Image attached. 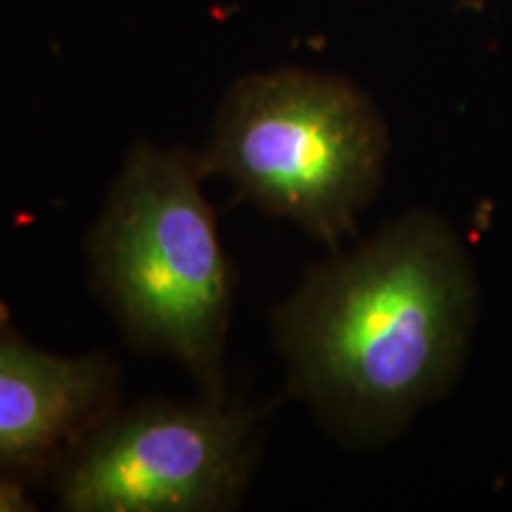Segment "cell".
<instances>
[{
	"label": "cell",
	"instance_id": "8992f818",
	"mask_svg": "<svg viewBox=\"0 0 512 512\" xmlns=\"http://www.w3.org/2000/svg\"><path fill=\"white\" fill-rule=\"evenodd\" d=\"M29 496L24 494V486L19 482V477L3 475L0 472V512H22L31 510Z\"/></svg>",
	"mask_w": 512,
	"mask_h": 512
},
{
	"label": "cell",
	"instance_id": "6da1fadb",
	"mask_svg": "<svg viewBox=\"0 0 512 512\" xmlns=\"http://www.w3.org/2000/svg\"><path fill=\"white\" fill-rule=\"evenodd\" d=\"M477 280L441 216L411 211L311 266L273 311L287 394L347 446H380L411 427L463 373Z\"/></svg>",
	"mask_w": 512,
	"mask_h": 512
},
{
	"label": "cell",
	"instance_id": "277c9868",
	"mask_svg": "<svg viewBox=\"0 0 512 512\" xmlns=\"http://www.w3.org/2000/svg\"><path fill=\"white\" fill-rule=\"evenodd\" d=\"M256 408L202 396L112 411L53 470L69 512L238 508L259 456Z\"/></svg>",
	"mask_w": 512,
	"mask_h": 512
},
{
	"label": "cell",
	"instance_id": "7a4b0ae2",
	"mask_svg": "<svg viewBox=\"0 0 512 512\" xmlns=\"http://www.w3.org/2000/svg\"><path fill=\"white\" fill-rule=\"evenodd\" d=\"M200 155L136 143L88 233L93 287L124 337L171 356L202 396L228 401L226 339L235 271L202 192Z\"/></svg>",
	"mask_w": 512,
	"mask_h": 512
},
{
	"label": "cell",
	"instance_id": "3957f363",
	"mask_svg": "<svg viewBox=\"0 0 512 512\" xmlns=\"http://www.w3.org/2000/svg\"><path fill=\"white\" fill-rule=\"evenodd\" d=\"M387 155V124L361 88L278 69L230 86L200 159L240 200L337 249L380 190Z\"/></svg>",
	"mask_w": 512,
	"mask_h": 512
},
{
	"label": "cell",
	"instance_id": "5b68a950",
	"mask_svg": "<svg viewBox=\"0 0 512 512\" xmlns=\"http://www.w3.org/2000/svg\"><path fill=\"white\" fill-rule=\"evenodd\" d=\"M110 356H60L0 332V472H53L119 403Z\"/></svg>",
	"mask_w": 512,
	"mask_h": 512
}]
</instances>
